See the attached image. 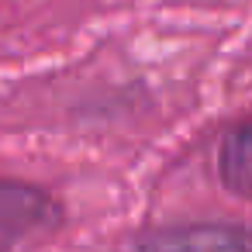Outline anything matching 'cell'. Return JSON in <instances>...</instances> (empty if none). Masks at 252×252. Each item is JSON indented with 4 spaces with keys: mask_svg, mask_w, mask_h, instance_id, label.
I'll return each mask as SVG.
<instances>
[{
    "mask_svg": "<svg viewBox=\"0 0 252 252\" xmlns=\"http://www.w3.org/2000/svg\"><path fill=\"white\" fill-rule=\"evenodd\" d=\"M59 221V207L49 193L28 183H0V252H11L28 238L49 231Z\"/></svg>",
    "mask_w": 252,
    "mask_h": 252,
    "instance_id": "1",
    "label": "cell"
},
{
    "mask_svg": "<svg viewBox=\"0 0 252 252\" xmlns=\"http://www.w3.org/2000/svg\"><path fill=\"white\" fill-rule=\"evenodd\" d=\"M138 252H249V235L235 224H183L149 235Z\"/></svg>",
    "mask_w": 252,
    "mask_h": 252,
    "instance_id": "2",
    "label": "cell"
},
{
    "mask_svg": "<svg viewBox=\"0 0 252 252\" xmlns=\"http://www.w3.org/2000/svg\"><path fill=\"white\" fill-rule=\"evenodd\" d=\"M221 176L231 193L252 200V118L228 135L221 149Z\"/></svg>",
    "mask_w": 252,
    "mask_h": 252,
    "instance_id": "3",
    "label": "cell"
}]
</instances>
